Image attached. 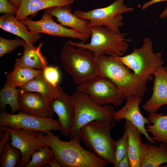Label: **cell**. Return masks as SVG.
Masks as SVG:
<instances>
[{"label":"cell","mask_w":167,"mask_h":167,"mask_svg":"<svg viewBox=\"0 0 167 167\" xmlns=\"http://www.w3.org/2000/svg\"><path fill=\"white\" fill-rule=\"evenodd\" d=\"M51 131L42 133L41 138L54 151L53 157L62 167H104L107 163L81 146L79 135L65 141Z\"/></svg>","instance_id":"obj_1"},{"label":"cell","mask_w":167,"mask_h":167,"mask_svg":"<svg viewBox=\"0 0 167 167\" xmlns=\"http://www.w3.org/2000/svg\"><path fill=\"white\" fill-rule=\"evenodd\" d=\"M99 76L111 80L122 92L124 99L134 95L144 96L147 80L137 76L112 56L104 55L96 60Z\"/></svg>","instance_id":"obj_2"},{"label":"cell","mask_w":167,"mask_h":167,"mask_svg":"<svg viewBox=\"0 0 167 167\" xmlns=\"http://www.w3.org/2000/svg\"><path fill=\"white\" fill-rule=\"evenodd\" d=\"M74 104L75 113L73 126L69 136L71 140L79 135L81 128L94 121H105L113 128L116 121L114 107L109 105H98L89 95L76 90L70 96Z\"/></svg>","instance_id":"obj_3"},{"label":"cell","mask_w":167,"mask_h":167,"mask_svg":"<svg viewBox=\"0 0 167 167\" xmlns=\"http://www.w3.org/2000/svg\"><path fill=\"white\" fill-rule=\"evenodd\" d=\"M88 28L91 32L90 43L76 42L68 40L66 43L92 51L96 60L104 55L122 56L128 48L127 42L131 41V39L125 38L127 33H115L106 27L100 25Z\"/></svg>","instance_id":"obj_4"},{"label":"cell","mask_w":167,"mask_h":167,"mask_svg":"<svg viewBox=\"0 0 167 167\" xmlns=\"http://www.w3.org/2000/svg\"><path fill=\"white\" fill-rule=\"evenodd\" d=\"M75 46L65 43L60 52V59L65 71L79 85L99 76L93 53Z\"/></svg>","instance_id":"obj_5"},{"label":"cell","mask_w":167,"mask_h":167,"mask_svg":"<svg viewBox=\"0 0 167 167\" xmlns=\"http://www.w3.org/2000/svg\"><path fill=\"white\" fill-rule=\"evenodd\" d=\"M111 125L105 121H94L83 126L79 133L81 141L96 156L113 165L116 140L111 137Z\"/></svg>","instance_id":"obj_6"},{"label":"cell","mask_w":167,"mask_h":167,"mask_svg":"<svg viewBox=\"0 0 167 167\" xmlns=\"http://www.w3.org/2000/svg\"><path fill=\"white\" fill-rule=\"evenodd\" d=\"M153 44L149 38H145L142 47L134 48L131 53L124 56L113 57L132 70L137 76L150 81L152 79V75L164 62L161 53L153 52Z\"/></svg>","instance_id":"obj_7"},{"label":"cell","mask_w":167,"mask_h":167,"mask_svg":"<svg viewBox=\"0 0 167 167\" xmlns=\"http://www.w3.org/2000/svg\"><path fill=\"white\" fill-rule=\"evenodd\" d=\"M124 1L115 0L107 6L88 11L75 10L73 14L80 19L89 21L88 28L95 25L104 26L113 33H120L119 28L123 25L122 14L134 10L133 7L127 6Z\"/></svg>","instance_id":"obj_8"},{"label":"cell","mask_w":167,"mask_h":167,"mask_svg":"<svg viewBox=\"0 0 167 167\" xmlns=\"http://www.w3.org/2000/svg\"><path fill=\"white\" fill-rule=\"evenodd\" d=\"M76 90L89 95L99 105L112 103L120 105L124 98L122 92L108 78L101 76L90 79L76 88Z\"/></svg>","instance_id":"obj_9"},{"label":"cell","mask_w":167,"mask_h":167,"mask_svg":"<svg viewBox=\"0 0 167 167\" xmlns=\"http://www.w3.org/2000/svg\"><path fill=\"white\" fill-rule=\"evenodd\" d=\"M0 126H6L13 129H24L45 133L49 131H61L58 120L52 118L36 117L22 112L17 114L9 113L6 110H1Z\"/></svg>","instance_id":"obj_10"},{"label":"cell","mask_w":167,"mask_h":167,"mask_svg":"<svg viewBox=\"0 0 167 167\" xmlns=\"http://www.w3.org/2000/svg\"><path fill=\"white\" fill-rule=\"evenodd\" d=\"M0 130L8 132L11 141V145L19 149L21 153L22 158L18 166L19 167H26L30 161L32 153L46 145L41 137L44 132L24 129H13L6 126H0Z\"/></svg>","instance_id":"obj_11"},{"label":"cell","mask_w":167,"mask_h":167,"mask_svg":"<svg viewBox=\"0 0 167 167\" xmlns=\"http://www.w3.org/2000/svg\"><path fill=\"white\" fill-rule=\"evenodd\" d=\"M53 16L49 13L44 12L40 20L33 21L31 18H27L19 21L32 32L44 33L53 36L77 39L84 43H85L90 37L89 36L74 29L67 28L56 23L53 20Z\"/></svg>","instance_id":"obj_12"},{"label":"cell","mask_w":167,"mask_h":167,"mask_svg":"<svg viewBox=\"0 0 167 167\" xmlns=\"http://www.w3.org/2000/svg\"><path fill=\"white\" fill-rule=\"evenodd\" d=\"M19 110L29 115L52 118L53 100L39 93L25 92L21 89L18 98Z\"/></svg>","instance_id":"obj_13"},{"label":"cell","mask_w":167,"mask_h":167,"mask_svg":"<svg viewBox=\"0 0 167 167\" xmlns=\"http://www.w3.org/2000/svg\"><path fill=\"white\" fill-rule=\"evenodd\" d=\"M143 100L142 97L139 95L129 97L124 106L114 113V117L116 122L122 119L128 120L142 132L148 142L155 144L156 142L148 135L145 127V124L150 125L152 123L143 117L139 110V105Z\"/></svg>","instance_id":"obj_14"},{"label":"cell","mask_w":167,"mask_h":167,"mask_svg":"<svg viewBox=\"0 0 167 167\" xmlns=\"http://www.w3.org/2000/svg\"><path fill=\"white\" fill-rule=\"evenodd\" d=\"M153 75L155 79L152 95L142 106L149 113H156L162 105H167V71L165 67H159Z\"/></svg>","instance_id":"obj_15"},{"label":"cell","mask_w":167,"mask_h":167,"mask_svg":"<svg viewBox=\"0 0 167 167\" xmlns=\"http://www.w3.org/2000/svg\"><path fill=\"white\" fill-rule=\"evenodd\" d=\"M53 105L62 126L61 134L67 137L72 130L75 117V108L72 101L70 96L63 92L53 100Z\"/></svg>","instance_id":"obj_16"},{"label":"cell","mask_w":167,"mask_h":167,"mask_svg":"<svg viewBox=\"0 0 167 167\" xmlns=\"http://www.w3.org/2000/svg\"><path fill=\"white\" fill-rule=\"evenodd\" d=\"M125 132L127 139V150L131 167H141L145 155L144 144L141 135L142 132L126 120Z\"/></svg>","instance_id":"obj_17"},{"label":"cell","mask_w":167,"mask_h":167,"mask_svg":"<svg viewBox=\"0 0 167 167\" xmlns=\"http://www.w3.org/2000/svg\"><path fill=\"white\" fill-rule=\"evenodd\" d=\"M71 5L50 7L44 9L56 18V21L64 27H67L85 35L91 36V32L87 27L89 21L80 19L71 13Z\"/></svg>","instance_id":"obj_18"},{"label":"cell","mask_w":167,"mask_h":167,"mask_svg":"<svg viewBox=\"0 0 167 167\" xmlns=\"http://www.w3.org/2000/svg\"><path fill=\"white\" fill-rule=\"evenodd\" d=\"M0 28L33 45L41 37L39 33L28 31L26 26L17 20L15 15L10 14H4L0 16Z\"/></svg>","instance_id":"obj_19"},{"label":"cell","mask_w":167,"mask_h":167,"mask_svg":"<svg viewBox=\"0 0 167 167\" xmlns=\"http://www.w3.org/2000/svg\"><path fill=\"white\" fill-rule=\"evenodd\" d=\"M74 1V0H21L15 16L17 20H23L41 10L53 6L71 5Z\"/></svg>","instance_id":"obj_20"},{"label":"cell","mask_w":167,"mask_h":167,"mask_svg":"<svg viewBox=\"0 0 167 167\" xmlns=\"http://www.w3.org/2000/svg\"><path fill=\"white\" fill-rule=\"evenodd\" d=\"M42 45L41 43L36 47L25 41L23 46V54L20 58L15 59L14 66H23L43 70L47 66L48 62L41 51Z\"/></svg>","instance_id":"obj_21"},{"label":"cell","mask_w":167,"mask_h":167,"mask_svg":"<svg viewBox=\"0 0 167 167\" xmlns=\"http://www.w3.org/2000/svg\"><path fill=\"white\" fill-rule=\"evenodd\" d=\"M21 88L24 92L39 93L53 100L63 92L62 88L59 85L54 86L48 81L43 75L42 72Z\"/></svg>","instance_id":"obj_22"},{"label":"cell","mask_w":167,"mask_h":167,"mask_svg":"<svg viewBox=\"0 0 167 167\" xmlns=\"http://www.w3.org/2000/svg\"><path fill=\"white\" fill-rule=\"evenodd\" d=\"M145 155L141 167H159L167 163V144L161 142L159 146L148 142L144 143ZM161 167H167V165Z\"/></svg>","instance_id":"obj_23"},{"label":"cell","mask_w":167,"mask_h":167,"mask_svg":"<svg viewBox=\"0 0 167 167\" xmlns=\"http://www.w3.org/2000/svg\"><path fill=\"white\" fill-rule=\"evenodd\" d=\"M152 125H148L146 130L151 133L155 141L167 144V115L154 113H149L147 118Z\"/></svg>","instance_id":"obj_24"},{"label":"cell","mask_w":167,"mask_h":167,"mask_svg":"<svg viewBox=\"0 0 167 167\" xmlns=\"http://www.w3.org/2000/svg\"><path fill=\"white\" fill-rule=\"evenodd\" d=\"M21 91V88H16L11 84L8 79H6L0 92V107L1 110H6V105H10L11 113L14 114L19 110L18 98Z\"/></svg>","instance_id":"obj_25"},{"label":"cell","mask_w":167,"mask_h":167,"mask_svg":"<svg viewBox=\"0 0 167 167\" xmlns=\"http://www.w3.org/2000/svg\"><path fill=\"white\" fill-rule=\"evenodd\" d=\"M42 72L41 70L23 66L15 67L12 71L6 74L11 84L15 87L21 88Z\"/></svg>","instance_id":"obj_26"},{"label":"cell","mask_w":167,"mask_h":167,"mask_svg":"<svg viewBox=\"0 0 167 167\" xmlns=\"http://www.w3.org/2000/svg\"><path fill=\"white\" fill-rule=\"evenodd\" d=\"M7 141L0 152V165L2 167H18L22 158V154L18 148L13 147Z\"/></svg>","instance_id":"obj_27"},{"label":"cell","mask_w":167,"mask_h":167,"mask_svg":"<svg viewBox=\"0 0 167 167\" xmlns=\"http://www.w3.org/2000/svg\"><path fill=\"white\" fill-rule=\"evenodd\" d=\"M54 151L47 144L34 151L31 160L26 167H41L48 164L54 155Z\"/></svg>","instance_id":"obj_28"},{"label":"cell","mask_w":167,"mask_h":167,"mask_svg":"<svg viewBox=\"0 0 167 167\" xmlns=\"http://www.w3.org/2000/svg\"><path fill=\"white\" fill-rule=\"evenodd\" d=\"M25 42L23 39L17 37L13 40L0 37V57L11 52L18 46H23Z\"/></svg>","instance_id":"obj_29"},{"label":"cell","mask_w":167,"mask_h":167,"mask_svg":"<svg viewBox=\"0 0 167 167\" xmlns=\"http://www.w3.org/2000/svg\"><path fill=\"white\" fill-rule=\"evenodd\" d=\"M127 150L126 134L124 132L122 136L116 140L114 152V167H118L119 164L125 155Z\"/></svg>","instance_id":"obj_30"},{"label":"cell","mask_w":167,"mask_h":167,"mask_svg":"<svg viewBox=\"0 0 167 167\" xmlns=\"http://www.w3.org/2000/svg\"><path fill=\"white\" fill-rule=\"evenodd\" d=\"M45 78L54 86L58 85L60 74L57 67L47 66L42 71Z\"/></svg>","instance_id":"obj_31"},{"label":"cell","mask_w":167,"mask_h":167,"mask_svg":"<svg viewBox=\"0 0 167 167\" xmlns=\"http://www.w3.org/2000/svg\"><path fill=\"white\" fill-rule=\"evenodd\" d=\"M18 9L9 0H0V13L15 16Z\"/></svg>","instance_id":"obj_32"},{"label":"cell","mask_w":167,"mask_h":167,"mask_svg":"<svg viewBox=\"0 0 167 167\" xmlns=\"http://www.w3.org/2000/svg\"><path fill=\"white\" fill-rule=\"evenodd\" d=\"M118 167H131L127 150L124 156L120 161Z\"/></svg>","instance_id":"obj_33"},{"label":"cell","mask_w":167,"mask_h":167,"mask_svg":"<svg viewBox=\"0 0 167 167\" xmlns=\"http://www.w3.org/2000/svg\"><path fill=\"white\" fill-rule=\"evenodd\" d=\"M3 136L0 138V152L1 151L4 145L7 141L11 140L10 135L7 131H5Z\"/></svg>","instance_id":"obj_34"},{"label":"cell","mask_w":167,"mask_h":167,"mask_svg":"<svg viewBox=\"0 0 167 167\" xmlns=\"http://www.w3.org/2000/svg\"><path fill=\"white\" fill-rule=\"evenodd\" d=\"M167 0H151L145 3L142 6V9L144 10L152 4L162 1H165Z\"/></svg>","instance_id":"obj_35"},{"label":"cell","mask_w":167,"mask_h":167,"mask_svg":"<svg viewBox=\"0 0 167 167\" xmlns=\"http://www.w3.org/2000/svg\"><path fill=\"white\" fill-rule=\"evenodd\" d=\"M48 164L51 167H61V165L53 156L49 161Z\"/></svg>","instance_id":"obj_36"},{"label":"cell","mask_w":167,"mask_h":167,"mask_svg":"<svg viewBox=\"0 0 167 167\" xmlns=\"http://www.w3.org/2000/svg\"><path fill=\"white\" fill-rule=\"evenodd\" d=\"M18 9L19 8L21 0H9Z\"/></svg>","instance_id":"obj_37"},{"label":"cell","mask_w":167,"mask_h":167,"mask_svg":"<svg viewBox=\"0 0 167 167\" xmlns=\"http://www.w3.org/2000/svg\"><path fill=\"white\" fill-rule=\"evenodd\" d=\"M159 17L161 19H164L167 17V6L165 9L160 14Z\"/></svg>","instance_id":"obj_38"},{"label":"cell","mask_w":167,"mask_h":167,"mask_svg":"<svg viewBox=\"0 0 167 167\" xmlns=\"http://www.w3.org/2000/svg\"><path fill=\"white\" fill-rule=\"evenodd\" d=\"M165 67V69H166V71H167V65Z\"/></svg>","instance_id":"obj_39"}]
</instances>
